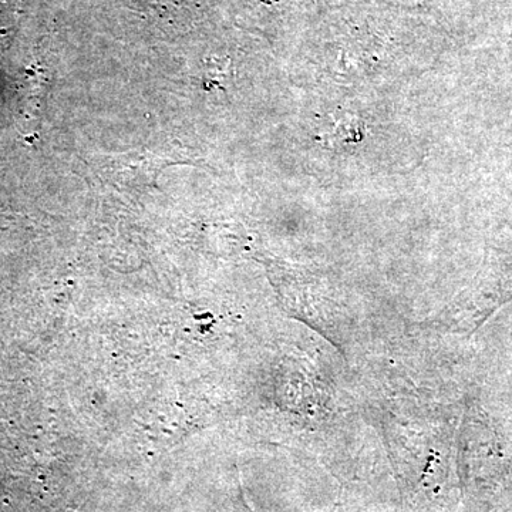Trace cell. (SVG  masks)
I'll list each match as a JSON object with an SVG mask.
<instances>
[{
	"mask_svg": "<svg viewBox=\"0 0 512 512\" xmlns=\"http://www.w3.org/2000/svg\"><path fill=\"white\" fill-rule=\"evenodd\" d=\"M247 508H248V511H249V512H255L254 510H252V508H251V507H249L248 503H247Z\"/></svg>",
	"mask_w": 512,
	"mask_h": 512,
	"instance_id": "1",
	"label": "cell"
}]
</instances>
